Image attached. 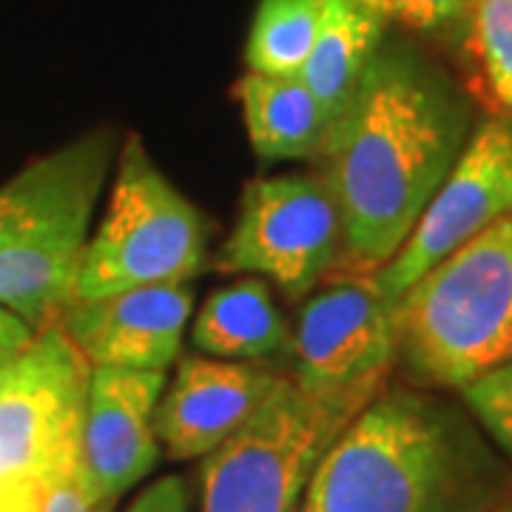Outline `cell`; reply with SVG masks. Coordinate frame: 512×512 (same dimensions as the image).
Wrapping results in <instances>:
<instances>
[{
    "mask_svg": "<svg viewBox=\"0 0 512 512\" xmlns=\"http://www.w3.org/2000/svg\"><path fill=\"white\" fill-rule=\"evenodd\" d=\"M396 365L461 390L512 362V214L444 256L393 302Z\"/></svg>",
    "mask_w": 512,
    "mask_h": 512,
    "instance_id": "cell-4",
    "label": "cell"
},
{
    "mask_svg": "<svg viewBox=\"0 0 512 512\" xmlns=\"http://www.w3.org/2000/svg\"><path fill=\"white\" fill-rule=\"evenodd\" d=\"M299 512H316V510H313V504H311V501H308V498H305V501H302V507H299Z\"/></svg>",
    "mask_w": 512,
    "mask_h": 512,
    "instance_id": "cell-26",
    "label": "cell"
},
{
    "mask_svg": "<svg viewBox=\"0 0 512 512\" xmlns=\"http://www.w3.org/2000/svg\"><path fill=\"white\" fill-rule=\"evenodd\" d=\"M470 92L495 117L512 120V0H473L461 29Z\"/></svg>",
    "mask_w": 512,
    "mask_h": 512,
    "instance_id": "cell-17",
    "label": "cell"
},
{
    "mask_svg": "<svg viewBox=\"0 0 512 512\" xmlns=\"http://www.w3.org/2000/svg\"><path fill=\"white\" fill-rule=\"evenodd\" d=\"M473 131V103L439 63L382 43L316 154L342 225L330 276H370L396 256Z\"/></svg>",
    "mask_w": 512,
    "mask_h": 512,
    "instance_id": "cell-1",
    "label": "cell"
},
{
    "mask_svg": "<svg viewBox=\"0 0 512 512\" xmlns=\"http://www.w3.org/2000/svg\"><path fill=\"white\" fill-rule=\"evenodd\" d=\"M111 507H114V504H111V501H106V504H103V510H100V512H111Z\"/></svg>",
    "mask_w": 512,
    "mask_h": 512,
    "instance_id": "cell-27",
    "label": "cell"
},
{
    "mask_svg": "<svg viewBox=\"0 0 512 512\" xmlns=\"http://www.w3.org/2000/svg\"><path fill=\"white\" fill-rule=\"evenodd\" d=\"M205 251L208 228L197 205L168 183L140 134H128L103 222L86 242L74 299L188 282L202 271Z\"/></svg>",
    "mask_w": 512,
    "mask_h": 512,
    "instance_id": "cell-5",
    "label": "cell"
},
{
    "mask_svg": "<svg viewBox=\"0 0 512 512\" xmlns=\"http://www.w3.org/2000/svg\"><path fill=\"white\" fill-rule=\"evenodd\" d=\"M32 339H35V330L29 328L20 316L0 305V350L26 348Z\"/></svg>",
    "mask_w": 512,
    "mask_h": 512,
    "instance_id": "cell-23",
    "label": "cell"
},
{
    "mask_svg": "<svg viewBox=\"0 0 512 512\" xmlns=\"http://www.w3.org/2000/svg\"><path fill=\"white\" fill-rule=\"evenodd\" d=\"M191 345L214 359L262 362L291 345V328L265 279L245 276L214 291L194 319Z\"/></svg>",
    "mask_w": 512,
    "mask_h": 512,
    "instance_id": "cell-16",
    "label": "cell"
},
{
    "mask_svg": "<svg viewBox=\"0 0 512 512\" xmlns=\"http://www.w3.org/2000/svg\"><path fill=\"white\" fill-rule=\"evenodd\" d=\"M111 154L114 137L100 128L0 185V305L35 333L74 302Z\"/></svg>",
    "mask_w": 512,
    "mask_h": 512,
    "instance_id": "cell-3",
    "label": "cell"
},
{
    "mask_svg": "<svg viewBox=\"0 0 512 512\" xmlns=\"http://www.w3.org/2000/svg\"><path fill=\"white\" fill-rule=\"evenodd\" d=\"M458 393L487 439L512 461V362L461 387Z\"/></svg>",
    "mask_w": 512,
    "mask_h": 512,
    "instance_id": "cell-19",
    "label": "cell"
},
{
    "mask_svg": "<svg viewBox=\"0 0 512 512\" xmlns=\"http://www.w3.org/2000/svg\"><path fill=\"white\" fill-rule=\"evenodd\" d=\"M237 97L262 160H316L330 123L299 74L248 72L237 83Z\"/></svg>",
    "mask_w": 512,
    "mask_h": 512,
    "instance_id": "cell-15",
    "label": "cell"
},
{
    "mask_svg": "<svg viewBox=\"0 0 512 512\" xmlns=\"http://www.w3.org/2000/svg\"><path fill=\"white\" fill-rule=\"evenodd\" d=\"M191 311L194 293L185 282L140 285L74 299L57 325L92 367L168 370L180 359Z\"/></svg>",
    "mask_w": 512,
    "mask_h": 512,
    "instance_id": "cell-12",
    "label": "cell"
},
{
    "mask_svg": "<svg viewBox=\"0 0 512 512\" xmlns=\"http://www.w3.org/2000/svg\"><path fill=\"white\" fill-rule=\"evenodd\" d=\"M126 512H191V495L183 476H163L148 484Z\"/></svg>",
    "mask_w": 512,
    "mask_h": 512,
    "instance_id": "cell-21",
    "label": "cell"
},
{
    "mask_svg": "<svg viewBox=\"0 0 512 512\" xmlns=\"http://www.w3.org/2000/svg\"><path fill=\"white\" fill-rule=\"evenodd\" d=\"M339 248V211L319 171L254 177L242 188L239 217L214 268L271 279L299 302L333 274Z\"/></svg>",
    "mask_w": 512,
    "mask_h": 512,
    "instance_id": "cell-9",
    "label": "cell"
},
{
    "mask_svg": "<svg viewBox=\"0 0 512 512\" xmlns=\"http://www.w3.org/2000/svg\"><path fill=\"white\" fill-rule=\"evenodd\" d=\"M512 214V120L490 114L467 140L456 165L396 256L373 274L393 305L419 276L493 222Z\"/></svg>",
    "mask_w": 512,
    "mask_h": 512,
    "instance_id": "cell-10",
    "label": "cell"
},
{
    "mask_svg": "<svg viewBox=\"0 0 512 512\" xmlns=\"http://www.w3.org/2000/svg\"><path fill=\"white\" fill-rule=\"evenodd\" d=\"M29 348V345H26ZM26 348L20 350H0V387L6 384V379H9V373H12V367H15V362L20 359V353Z\"/></svg>",
    "mask_w": 512,
    "mask_h": 512,
    "instance_id": "cell-24",
    "label": "cell"
},
{
    "mask_svg": "<svg viewBox=\"0 0 512 512\" xmlns=\"http://www.w3.org/2000/svg\"><path fill=\"white\" fill-rule=\"evenodd\" d=\"M387 26L396 23L421 35H458L467 23L473 0H367Z\"/></svg>",
    "mask_w": 512,
    "mask_h": 512,
    "instance_id": "cell-20",
    "label": "cell"
},
{
    "mask_svg": "<svg viewBox=\"0 0 512 512\" xmlns=\"http://www.w3.org/2000/svg\"><path fill=\"white\" fill-rule=\"evenodd\" d=\"M507 487L467 407L384 387L330 444L305 498L316 512H487Z\"/></svg>",
    "mask_w": 512,
    "mask_h": 512,
    "instance_id": "cell-2",
    "label": "cell"
},
{
    "mask_svg": "<svg viewBox=\"0 0 512 512\" xmlns=\"http://www.w3.org/2000/svg\"><path fill=\"white\" fill-rule=\"evenodd\" d=\"M348 416L279 376L268 399L202 458V512H299L322 456Z\"/></svg>",
    "mask_w": 512,
    "mask_h": 512,
    "instance_id": "cell-7",
    "label": "cell"
},
{
    "mask_svg": "<svg viewBox=\"0 0 512 512\" xmlns=\"http://www.w3.org/2000/svg\"><path fill=\"white\" fill-rule=\"evenodd\" d=\"M291 379L353 419L396 367L393 305L370 276H330L305 296L291 328Z\"/></svg>",
    "mask_w": 512,
    "mask_h": 512,
    "instance_id": "cell-8",
    "label": "cell"
},
{
    "mask_svg": "<svg viewBox=\"0 0 512 512\" xmlns=\"http://www.w3.org/2000/svg\"><path fill=\"white\" fill-rule=\"evenodd\" d=\"M279 376L256 362H231L205 353L180 356L174 379L154 410V433L165 456L194 461L214 453L254 416Z\"/></svg>",
    "mask_w": 512,
    "mask_h": 512,
    "instance_id": "cell-13",
    "label": "cell"
},
{
    "mask_svg": "<svg viewBox=\"0 0 512 512\" xmlns=\"http://www.w3.org/2000/svg\"><path fill=\"white\" fill-rule=\"evenodd\" d=\"M387 20L367 0H325L319 32L299 77L333 126L379 55Z\"/></svg>",
    "mask_w": 512,
    "mask_h": 512,
    "instance_id": "cell-14",
    "label": "cell"
},
{
    "mask_svg": "<svg viewBox=\"0 0 512 512\" xmlns=\"http://www.w3.org/2000/svg\"><path fill=\"white\" fill-rule=\"evenodd\" d=\"M325 0H259L245 46L248 72L299 74L311 55Z\"/></svg>",
    "mask_w": 512,
    "mask_h": 512,
    "instance_id": "cell-18",
    "label": "cell"
},
{
    "mask_svg": "<svg viewBox=\"0 0 512 512\" xmlns=\"http://www.w3.org/2000/svg\"><path fill=\"white\" fill-rule=\"evenodd\" d=\"M103 504L106 501H97L94 498L89 484H86V478L80 473V467H77V473H72L63 484H57L55 490H52L43 512H100Z\"/></svg>",
    "mask_w": 512,
    "mask_h": 512,
    "instance_id": "cell-22",
    "label": "cell"
},
{
    "mask_svg": "<svg viewBox=\"0 0 512 512\" xmlns=\"http://www.w3.org/2000/svg\"><path fill=\"white\" fill-rule=\"evenodd\" d=\"M163 390L165 370L92 367L80 424V473L97 501H117L157 467L154 410Z\"/></svg>",
    "mask_w": 512,
    "mask_h": 512,
    "instance_id": "cell-11",
    "label": "cell"
},
{
    "mask_svg": "<svg viewBox=\"0 0 512 512\" xmlns=\"http://www.w3.org/2000/svg\"><path fill=\"white\" fill-rule=\"evenodd\" d=\"M487 512H512V493H507L501 501H495Z\"/></svg>",
    "mask_w": 512,
    "mask_h": 512,
    "instance_id": "cell-25",
    "label": "cell"
},
{
    "mask_svg": "<svg viewBox=\"0 0 512 512\" xmlns=\"http://www.w3.org/2000/svg\"><path fill=\"white\" fill-rule=\"evenodd\" d=\"M92 365L60 325L40 330L0 387V512H43L80 467Z\"/></svg>",
    "mask_w": 512,
    "mask_h": 512,
    "instance_id": "cell-6",
    "label": "cell"
}]
</instances>
